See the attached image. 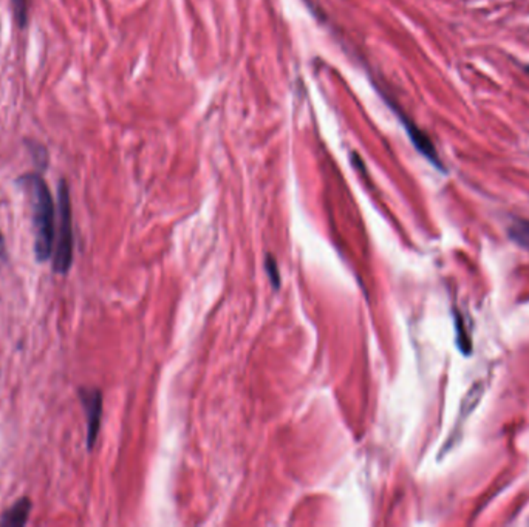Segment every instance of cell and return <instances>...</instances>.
Instances as JSON below:
<instances>
[{
  "instance_id": "1",
  "label": "cell",
  "mask_w": 529,
  "mask_h": 527,
  "mask_svg": "<svg viewBox=\"0 0 529 527\" xmlns=\"http://www.w3.org/2000/svg\"><path fill=\"white\" fill-rule=\"evenodd\" d=\"M28 190L34 223V252L39 262L49 260L55 243V204L47 184L37 175H28L22 179Z\"/></svg>"
},
{
  "instance_id": "9",
  "label": "cell",
  "mask_w": 529,
  "mask_h": 527,
  "mask_svg": "<svg viewBox=\"0 0 529 527\" xmlns=\"http://www.w3.org/2000/svg\"><path fill=\"white\" fill-rule=\"evenodd\" d=\"M2 246H4V239H2V235H0V249H2Z\"/></svg>"
},
{
  "instance_id": "8",
  "label": "cell",
  "mask_w": 529,
  "mask_h": 527,
  "mask_svg": "<svg viewBox=\"0 0 529 527\" xmlns=\"http://www.w3.org/2000/svg\"><path fill=\"white\" fill-rule=\"evenodd\" d=\"M12 11L14 18L18 20L20 27L27 24V14H28V0H12Z\"/></svg>"
},
{
  "instance_id": "7",
  "label": "cell",
  "mask_w": 529,
  "mask_h": 527,
  "mask_svg": "<svg viewBox=\"0 0 529 527\" xmlns=\"http://www.w3.org/2000/svg\"><path fill=\"white\" fill-rule=\"evenodd\" d=\"M264 270H266V272H268V277H270L272 288H280V272H279L277 262L274 260L272 256H268V257H266V262H264Z\"/></svg>"
},
{
  "instance_id": "6",
  "label": "cell",
  "mask_w": 529,
  "mask_h": 527,
  "mask_svg": "<svg viewBox=\"0 0 529 527\" xmlns=\"http://www.w3.org/2000/svg\"><path fill=\"white\" fill-rule=\"evenodd\" d=\"M456 342L463 353H471V339L464 338V325H463L462 316L456 314Z\"/></svg>"
},
{
  "instance_id": "5",
  "label": "cell",
  "mask_w": 529,
  "mask_h": 527,
  "mask_svg": "<svg viewBox=\"0 0 529 527\" xmlns=\"http://www.w3.org/2000/svg\"><path fill=\"white\" fill-rule=\"evenodd\" d=\"M510 235L518 241V245L529 249V221L518 220L510 229Z\"/></svg>"
},
{
  "instance_id": "10",
  "label": "cell",
  "mask_w": 529,
  "mask_h": 527,
  "mask_svg": "<svg viewBox=\"0 0 529 527\" xmlns=\"http://www.w3.org/2000/svg\"><path fill=\"white\" fill-rule=\"evenodd\" d=\"M525 70H526V72L529 73V67L525 68Z\"/></svg>"
},
{
  "instance_id": "4",
  "label": "cell",
  "mask_w": 529,
  "mask_h": 527,
  "mask_svg": "<svg viewBox=\"0 0 529 527\" xmlns=\"http://www.w3.org/2000/svg\"><path fill=\"white\" fill-rule=\"evenodd\" d=\"M30 510V500L28 498L20 500L14 508H12L8 512H5V516H2L0 526H24L27 520H28Z\"/></svg>"
},
{
  "instance_id": "2",
  "label": "cell",
  "mask_w": 529,
  "mask_h": 527,
  "mask_svg": "<svg viewBox=\"0 0 529 527\" xmlns=\"http://www.w3.org/2000/svg\"><path fill=\"white\" fill-rule=\"evenodd\" d=\"M58 240H56L55 272L65 274L73 262V225H72V204L67 183L61 181L58 187Z\"/></svg>"
},
{
  "instance_id": "3",
  "label": "cell",
  "mask_w": 529,
  "mask_h": 527,
  "mask_svg": "<svg viewBox=\"0 0 529 527\" xmlns=\"http://www.w3.org/2000/svg\"><path fill=\"white\" fill-rule=\"evenodd\" d=\"M80 402L87 415V446L93 448L101 427L103 415V394L99 390H80Z\"/></svg>"
}]
</instances>
